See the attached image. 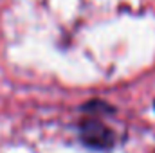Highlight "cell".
<instances>
[{
	"label": "cell",
	"mask_w": 155,
	"mask_h": 153,
	"mask_svg": "<svg viewBox=\"0 0 155 153\" xmlns=\"http://www.w3.org/2000/svg\"><path fill=\"white\" fill-rule=\"evenodd\" d=\"M79 137L85 146L94 150H107L114 144V133L96 119L83 121L79 126Z\"/></svg>",
	"instance_id": "cell-1"
}]
</instances>
